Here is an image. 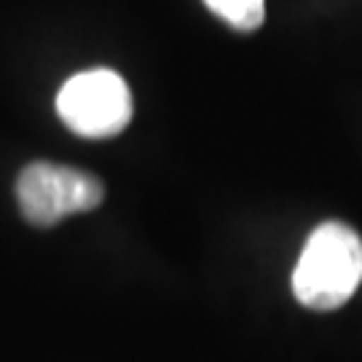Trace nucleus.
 <instances>
[{"label": "nucleus", "mask_w": 362, "mask_h": 362, "mask_svg": "<svg viewBox=\"0 0 362 362\" xmlns=\"http://www.w3.org/2000/svg\"><path fill=\"white\" fill-rule=\"evenodd\" d=\"M362 282V239L344 223L314 228L293 272V293L314 311L338 309Z\"/></svg>", "instance_id": "f257e3e1"}, {"label": "nucleus", "mask_w": 362, "mask_h": 362, "mask_svg": "<svg viewBox=\"0 0 362 362\" xmlns=\"http://www.w3.org/2000/svg\"><path fill=\"white\" fill-rule=\"evenodd\" d=\"M105 185L91 172L65 164L35 161L16 177V202L33 226L49 228L59 220L91 212L103 204Z\"/></svg>", "instance_id": "f03ea898"}, {"label": "nucleus", "mask_w": 362, "mask_h": 362, "mask_svg": "<svg viewBox=\"0 0 362 362\" xmlns=\"http://www.w3.org/2000/svg\"><path fill=\"white\" fill-rule=\"evenodd\" d=\"M57 113L78 137H116L132 121V91L127 81L107 67L83 70L59 89Z\"/></svg>", "instance_id": "7ed1b4c3"}, {"label": "nucleus", "mask_w": 362, "mask_h": 362, "mask_svg": "<svg viewBox=\"0 0 362 362\" xmlns=\"http://www.w3.org/2000/svg\"><path fill=\"white\" fill-rule=\"evenodd\" d=\"M212 13H218L233 30H258L266 19V0H204Z\"/></svg>", "instance_id": "20e7f679"}]
</instances>
